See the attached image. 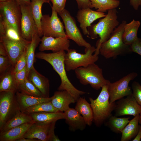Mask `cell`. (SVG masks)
I'll return each instance as SVG.
<instances>
[{
	"label": "cell",
	"instance_id": "1",
	"mask_svg": "<svg viewBox=\"0 0 141 141\" xmlns=\"http://www.w3.org/2000/svg\"><path fill=\"white\" fill-rule=\"evenodd\" d=\"M66 53L64 50L49 53L39 52L35 54V57L48 62L58 74L61 82L58 88V90L67 91L77 101L81 95L87 93L76 89L69 80L66 74L64 63Z\"/></svg>",
	"mask_w": 141,
	"mask_h": 141
},
{
	"label": "cell",
	"instance_id": "2",
	"mask_svg": "<svg viewBox=\"0 0 141 141\" xmlns=\"http://www.w3.org/2000/svg\"><path fill=\"white\" fill-rule=\"evenodd\" d=\"M116 8L108 11L106 16L99 20L96 24H92L88 27V37L94 39L99 36L100 38L96 44L95 53L99 55V49L101 44L108 40L114 29L119 25L118 20Z\"/></svg>",
	"mask_w": 141,
	"mask_h": 141
},
{
	"label": "cell",
	"instance_id": "3",
	"mask_svg": "<svg viewBox=\"0 0 141 141\" xmlns=\"http://www.w3.org/2000/svg\"><path fill=\"white\" fill-rule=\"evenodd\" d=\"M126 21L123 20L115 28L109 38L101 45L99 54L106 59L116 58L118 56L132 52L130 45L125 44L122 38Z\"/></svg>",
	"mask_w": 141,
	"mask_h": 141
},
{
	"label": "cell",
	"instance_id": "4",
	"mask_svg": "<svg viewBox=\"0 0 141 141\" xmlns=\"http://www.w3.org/2000/svg\"><path fill=\"white\" fill-rule=\"evenodd\" d=\"M108 85L102 87L101 91L97 98L94 99L89 98L93 115V121L97 126H100L112 115L116 105L114 102L111 103L108 90Z\"/></svg>",
	"mask_w": 141,
	"mask_h": 141
},
{
	"label": "cell",
	"instance_id": "5",
	"mask_svg": "<svg viewBox=\"0 0 141 141\" xmlns=\"http://www.w3.org/2000/svg\"><path fill=\"white\" fill-rule=\"evenodd\" d=\"M74 71L76 77L81 84L84 85L89 84L96 90L110 82L104 78L102 69L95 63L86 67H79Z\"/></svg>",
	"mask_w": 141,
	"mask_h": 141
},
{
	"label": "cell",
	"instance_id": "6",
	"mask_svg": "<svg viewBox=\"0 0 141 141\" xmlns=\"http://www.w3.org/2000/svg\"><path fill=\"white\" fill-rule=\"evenodd\" d=\"M96 48L94 46L85 48V53H78L74 49H69L65 54L64 63L66 71L74 70L80 67H86L95 63L99 58L98 55L95 52Z\"/></svg>",
	"mask_w": 141,
	"mask_h": 141
},
{
	"label": "cell",
	"instance_id": "7",
	"mask_svg": "<svg viewBox=\"0 0 141 141\" xmlns=\"http://www.w3.org/2000/svg\"><path fill=\"white\" fill-rule=\"evenodd\" d=\"M15 93L11 91L0 92V129L21 111Z\"/></svg>",
	"mask_w": 141,
	"mask_h": 141
},
{
	"label": "cell",
	"instance_id": "8",
	"mask_svg": "<svg viewBox=\"0 0 141 141\" xmlns=\"http://www.w3.org/2000/svg\"><path fill=\"white\" fill-rule=\"evenodd\" d=\"M0 16L4 22L13 26L21 35V11L20 5L16 0L0 2Z\"/></svg>",
	"mask_w": 141,
	"mask_h": 141
},
{
	"label": "cell",
	"instance_id": "9",
	"mask_svg": "<svg viewBox=\"0 0 141 141\" xmlns=\"http://www.w3.org/2000/svg\"><path fill=\"white\" fill-rule=\"evenodd\" d=\"M138 75L137 73L132 72L114 82H110L108 85L110 103H112L125 96L132 94V88L129 84Z\"/></svg>",
	"mask_w": 141,
	"mask_h": 141
},
{
	"label": "cell",
	"instance_id": "10",
	"mask_svg": "<svg viewBox=\"0 0 141 141\" xmlns=\"http://www.w3.org/2000/svg\"><path fill=\"white\" fill-rule=\"evenodd\" d=\"M57 14L56 11L52 10L51 16L48 14L43 15L41 26L43 36L55 38L67 37L64 27Z\"/></svg>",
	"mask_w": 141,
	"mask_h": 141
},
{
	"label": "cell",
	"instance_id": "11",
	"mask_svg": "<svg viewBox=\"0 0 141 141\" xmlns=\"http://www.w3.org/2000/svg\"><path fill=\"white\" fill-rule=\"evenodd\" d=\"M62 19L67 37L74 41L78 46L85 48L91 46L83 38L74 19L68 11L64 9L58 13Z\"/></svg>",
	"mask_w": 141,
	"mask_h": 141
},
{
	"label": "cell",
	"instance_id": "12",
	"mask_svg": "<svg viewBox=\"0 0 141 141\" xmlns=\"http://www.w3.org/2000/svg\"><path fill=\"white\" fill-rule=\"evenodd\" d=\"M56 122L45 123L35 121L23 137L36 138L41 141H51L52 137L55 135L54 129Z\"/></svg>",
	"mask_w": 141,
	"mask_h": 141
},
{
	"label": "cell",
	"instance_id": "13",
	"mask_svg": "<svg viewBox=\"0 0 141 141\" xmlns=\"http://www.w3.org/2000/svg\"><path fill=\"white\" fill-rule=\"evenodd\" d=\"M20 6L21 35L24 39L31 41L33 34L38 31L32 13L31 4H22Z\"/></svg>",
	"mask_w": 141,
	"mask_h": 141
},
{
	"label": "cell",
	"instance_id": "14",
	"mask_svg": "<svg viewBox=\"0 0 141 141\" xmlns=\"http://www.w3.org/2000/svg\"><path fill=\"white\" fill-rule=\"evenodd\" d=\"M115 116H119L131 115L135 116L141 113V106L138 103L132 94L118 100L114 110Z\"/></svg>",
	"mask_w": 141,
	"mask_h": 141
},
{
	"label": "cell",
	"instance_id": "15",
	"mask_svg": "<svg viewBox=\"0 0 141 141\" xmlns=\"http://www.w3.org/2000/svg\"><path fill=\"white\" fill-rule=\"evenodd\" d=\"M39 46L40 51L50 50L53 52H56L62 50L67 51L69 49L70 41L67 37H54L43 36Z\"/></svg>",
	"mask_w": 141,
	"mask_h": 141
},
{
	"label": "cell",
	"instance_id": "16",
	"mask_svg": "<svg viewBox=\"0 0 141 141\" xmlns=\"http://www.w3.org/2000/svg\"><path fill=\"white\" fill-rule=\"evenodd\" d=\"M106 14L104 13L93 10L91 8H87L80 9L77 15V20L80 24V27L85 35L88 33L87 28L96 20L103 18Z\"/></svg>",
	"mask_w": 141,
	"mask_h": 141
},
{
	"label": "cell",
	"instance_id": "17",
	"mask_svg": "<svg viewBox=\"0 0 141 141\" xmlns=\"http://www.w3.org/2000/svg\"><path fill=\"white\" fill-rule=\"evenodd\" d=\"M0 42L2 43L12 66L14 67L20 55L26 48L23 44L12 40L4 36L0 37Z\"/></svg>",
	"mask_w": 141,
	"mask_h": 141
},
{
	"label": "cell",
	"instance_id": "18",
	"mask_svg": "<svg viewBox=\"0 0 141 141\" xmlns=\"http://www.w3.org/2000/svg\"><path fill=\"white\" fill-rule=\"evenodd\" d=\"M53 106L61 112L65 111L70 108L69 105L76 102L74 97L66 90L55 91L51 97Z\"/></svg>",
	"mask_w": 141,
	"mask_h": 141
},
{
	"label": "cell",
	"instance_id": "19",
	"mask_svg": "<svg viewBox=\"0 0 141 141\" xmlns=\"http://www.w3.org/2000/svg\"><path fill=\"white\" fill-rule=\"evenodd\" d=\"M27 78L40 91L44 97H49V81L39 73L33 66L30 70Z\"/></svg>",
	"mask_w": 141,
	"mask_h": 141
},
{
	"label": "cell",
	"instance_id": "20",
	"mask_svg": "<svg viewBox=\"0 0 141 141\" xmlns=\"http://www.w3.org/2000/svg\"><path fill=\"white\" fill-rule=\"evenodd\" d=\"M64 113L65 122L69 126L70 130L83 131L87 125L83 118L75 108H70Z\"/></svg>",
	"mask_w": 141,
	"mask_h": 141
},
{
	"label": "cell",
	"instance_id": "21",
	"mask_svg": "<svg viewBox=\"0 0 141 141\" xmlns=\"http://www.w3.org/2000/svg\"><path fill=\"white\" fill-rule=\"evenodd\" d=\"M15 95L20 111L23 112L29 108L37 104L51 101L52 98L51 97L45 98L36 97L18 91L16 92Z\"/></svg>",
	"mask_w": 141,
	"mask_h": 141
},
{
	"label": "cell",
	"instance_id": "22",
	"mask_svg": "<svg viewBox=\"0 0 141 141\" xmlns=\"http://www.w3.org/2000/svg\"><path fill=\"white\" fill-rule=\"evenodd\" d=\"M34 122L24 124L0 133V141H16L23 137Z\"/></svg>",
	"mask_w": 141,
	"mask_h": 141
},
{
	"label": "cell",
	"instance_id": "23",
	"mask_svg": "<svg viewBox=\"0 0 141 141\" xmlns=\"http://www.w3.org/2000/svg\"><path fill=\"white\" fill-rule=\"evenodd\" d=\"M140 24L139 21L133 19L125 25L122 36L125 44L130 45L135 41L138 37V31Z\"/></svg>",
	"mask_w": 141,
	"mask_h": 141
},
{
	"label": "cell",
	"instance_id": "24",
	"mask_svg": "<svg viewBox=\"0 0 141 141\" xmlns=\"http://www.w3.org/2000/svg\"><path fill=\"white\" fill-rule=\"evenodd\" d=\"M34 121L29 114L20 111L7 121L0 129V133L23 124Z\"/></svg>",
	"mask_w": 141,
	"mask_h": 141
},
{
	"label": "cell",
	"instance_id": "25",
	"mask_svg": "<svg viewBox=\"0 0 141 141\" xmlns=\"http://www.w3.org/2000/svg\"><path fill=\"white\" fill-rule=\"evenodd\" d=\"M41 39L38 35V31H37L33 34L30 43L26 47V55L27 77L30 70L34 66L35 57V51Z\"/></svg>",
	"mask_w": 141,
	"mask_h": 141
},
{
	"label": "cell",
	"instance_id": "26",
	"mask_svg": "<svg viewBox=\"0 0 141 141\" xmlns=\"http://www.w3.org/2000/svg\"><path fill=\"white\" fill-rule=\"evenodd\" d=\"M76 102L75 109L82 116L86 125L91 126L93 121V115L90 104L85 98L80 97Z\"/></svg>",
	"mask_w": 141,
	"mask_h": 141
},
{
	"label": "cell",
	"instance_id": "27",
	"mask_svg": "<svg viewBox=\"0 0 141 141\" xmlns=\"http://www.w3.org/2000/svg\"><path fill=\"white\" fill-rule=\"evenodd\" d=\"M36 122L50 123L56 122L61 119H65V115L62 112H40L29 114Z\"/></svg>",
	"mask_w": 141,
	"mask_h": 141
},
{
	"label": "cell",
	"instance_id": "28",
	"mask_svg": "<svg viewBox=\"0 0 141 141\" xmlns=\"http://www.w3.org/2000/svg\"><path fill=\"white\" fill-rule=\"evenodd\" d=\"M139 116H134L122 131L121 141H129L136 136L139 128Z\"/></svg>",
	"mask_w": 141,
	"mask_h": 141
},
{
	"label": "cell",
	"instance_id": "29",
	"mask_svg": "<svg viewBox=\"0 0 141 141\" xmlns=\"http://www.w3.org/2000/svg\"><path fill=\"white\" fill-rule=\"evenodd\" d=\"M44 3H50L47 0H31V7L32 13L37 29L38 34L40 37L43 35L41 22L43 15L42 8Z\"/></svg>",
	"mask_w": 141,
	"mask_h": 141
},
{
	"label": "cell",
	"instance_id": "30",
	"mask_svg": "<svg viewBox=\"0 0 141 141\" xmlns=\"http://www.w3.org/2000/svg\"><path fill=\"white\" fill-rule=\"evenodd\" d=\"M3 75L0 79V92L11 91L16 92L18 91L19 86L12 69Z\"/></svg>",
	"mask_w": 141,
	"mask_h": 141
},
{
	"label": "cell",
	"instance_id": "31",
	"mask_svg": "<svg viewBox=\"0 0 141 141\" xmlns=\"http://www.w3.org/2000/svg\"><path fill=\"white\" fill-rule=\"evenodd\" d=\"M91 8H95L96 11L104 13L108 10L116 8L119 5V0H90Z\"/></svg>",
	"mask_w": 141,
	"mask_h": 141
},
{
	"label": "cell",
	"instance_id": "32",
	"mask_svg": "<svg viewBox=\"0 0 141 141\" xmlns=\"http://www.w3.org/2000/svg\"><path fill=\"white\" fill-rule=\"evenodd\" d=\"M129 117L119 118L111 115L108 119L106 125L113 132L121 133L122 130L129 122Z\"/></svg>",
	"mask_w": 141,
	"mask_h": 141
},
{
	"label": "cell",
	"instance_id": "33",
	"mask_svg": "<svg viewBox=\"0 0 141 141\" xmlns=\"http://www.w3.org/2000/svg\"><path fill=\"white\" fill-rule=\"evenodd\" d=\"M3 21L5 28V36L11 40L19 43L27 47L31 41L24 39L14 27Z\"/></svg>",
	"mask_w": 141,
	"mask_h": 141
},
{
	"label": "cell",
	"instance_id": "34",
	"mask_svg": "<svg viewBox=\"0 0 141 141\" xmlns=\"http://www.w3.org/2000/svg\"><path fill=\"white\" fill-rule=\"evenodd\" d=\"M61 112L55 108L51 101L40 103L32 106L24 112L27 114L40 112Z\"/></svg>",
	"mask_w": 141,
	"mask_h": 141
},
{
	"label": "cell",
	"instance_id": "35",
	"mask_svg": "<svg viewBox=\"0 0 141 141\" xmlns=\"http://www.w3.org/2000/svg\"><path fill=\"white\" fill-rule=\"evenodd\" d=\"M19 91L24 93L33 96L44 97L40 91L27 78L18 88Z\"/></svg>",
	"mask_w": 141,
	"mask_h": 141
},
{
	"label": "cell",
	"instance_id": "36",
	"mask_svg": "<svg viewBox=\"0 0 141 141\" xmlns=\"http://www.w3.org/2000/svg\"><path fill=\"white\" fill-rule=\"evenodd\" d=\"M26 48L18 57L13 68L12 69L14 74L27 67V62L26 55Z\"/></svg>",
	"mask_w": 141,
	"mask_h": 141
},
{
	"label": "cell",
	"instance_id": "37",
	"mask_svg": "<svg viewBox=\"0 0 141 141\" xmlns=\"http://www.w3.org/2000/svg\"><path fill=\"white\" fill-rule=\"evenodd\" d=\"M132 95L141 106V85L138 82L133 81L131 85Z\"/></svg>",
	"mask_w": 141,
	"mask_h": 141
},
{
	"label": "cell",
	"instance_id": "38",
	"mask_svg": "<svg viewBox=\"0 0 141 141\" xmlns=\"http://www.w3.org/2000/svg\"><path fill=\"white\" fill-rule=\"evenodd\" d=\"M12 65L11 61L8 56L0 55V74H3L5 71Z\"/></svg>",
	"mask_w": 141,
	"mask_h": 141
},
{
	"label": "cell",
	"instance_id": "39",
	"mask_svg": "<svg viewBox=\"0 0 141 141\" xmlns=\"http://www.w3.org/2000/svg\"><path fill=\"white\" fill-rule=\"evenodd\" d=\"M15 80L18 86L22 84L27 78V67L14 74Z\"/></svg>",
	"mask_w": 141,
	"mask_h": 141
},
{
	"label": "cell",
	"instance_id": "40",
	"mask_svg": "<svg viewBox=\"0 0 141 141\" xmlns=\"http://www.w3.org/2000/svg\"><path fill=\"white\" fill-rule=\"evenodd\" d=\"M67 0H50L52 3V10H54L58 13L60 12L65 9Z\"/></svg>",
	"mask_w": 141,
	"mask_h": 141
},
{
	"label": "cell",
	"instance_id": "41",
	"mask_svg": "<svg viewBox=\"0 0 141 141\" xmlns=\"http://www.w3.org/2000/svg\"><path fill=\"white\" fill-rule=\"evenodd\" d=\"M130 48L132 52L136 53L141 56V39L138 37L130 45Z\"/></svg>",
	"mask_w": 141,
	"mask_h": 141
},
{
	"label": "cell",
	"instance_id": "42",
	"mask_svg": "<svg viewBox=\"0 0 141 141\" xmlns=\"http://www.w3.org/2000/svg\"><path fill=\"white\" fill-rule=\"evenodd\" d=\"M79 9L91 8V3L90 0H75Z\"/></svg>",
	"mask_w": 141,
	"mask_h": 141
},
{
	"label": "cell",
	"instance_id": "43",
	"mask_svg": "<svg viewBox=\"0 0 141 141\" xmlns=\"http://www.w3.org/2000/svg\"><path fill=\"white\" fill-rule=\"evenodd\" d=\"M130 3L134 10H137L141 5V0H130Z\"/></svg>",
	"mask_w": 141,
	"mask_h": 141
},
{
	"label": "cell",
	"instance_id": "44",
	"mask_svg": "<svg viewBox=\"0 0 141 141\" xmlns=\"http://www.w3.org/2000/svg\"><path fill=\"white\" fill-rule=\"evenodd\" d=\"M5 26L2 17L0 16V37L5 35Z\"/></svg>",
	"mask_w": 141,
	"mask_h": 141
},
{
	"label": "cell",
	"instance_id": "45",
	"mask_svg": "<svg viewBox=\"0 0 141 141\" xmlns=\"http://www.w3.org/2000/svg\"><path fill=\"white\" fill-rule=\"evenodd\" d=\"M141 140V126L139 125L138 132L132 141H140Z\"/></svg>",
	"mask_w": 141,
	"mask_h": 141
},
{
	"label": "cell",
	"instance_id": "46",
	"mask_svg": "<svg viewBox=\"0 0 141 141\" xmlns=\"http://www.w3.org/2000/svg\"><path fill=\"white\" fill-rule=\"evenodd\" d=\"M0 55L4 56H7L5 49L1 42L0 43Z\"/></svg>",
	"mask_w": 141,
	"mask_h": 141
},
{
	"label": "cell",
	"instance_id": "47",
	"mask_svg": "<svg viewBox=\"0 0 141 141\" xmlns=\"http://www.w3.org/2000/svg\"><path fill=\"white\" fill-rule=\"evenodd\" d=\"M16 141H41L36 138H22L17 140Z\"/></svg>",
	"mask_w": 141,
	"mask_h": 141
},
{
	"label": "cell",
	"instance_id": "48",
	"mask_svg": "<svg viewBox=\"0 0 141 141\" xmlns=\"http://www.w3.org/2000/svg\"><path fill=\"white\" fill-rule=\"evenodd\" d=\"M20 4H30L31 0H16Z\"/></svg>",
	"mask_w": 141,
	"mask_h": 141
},
{
	"label": "cell",
	"instance_id": "49",
	"mask_svg": "<svg viewBox=\"0 0 141 141\" xmlns=\"http://www.w3.org/2000/svg\"><path fill=\"white\" fill-rule=\"evenodd\" d=\"M60 140L57 136L55 135L52 137L51 141H60Z\"/></svg>",
	"mask_w": 141,
	"mask_h": 141
},
{
	"label": "cell",
	"instance_id": "50",
	"mask_svg": "<svg viewBox=\"0 0 141 141\" xmlns=\"http://www.w3.org/2000/svg\"><path fill=\"white\" fill-rule=\"evenodd\" d=\"M139 123L141 124V113L139 115Z\"/></svg>",
	"mask_w": 141,
	"mask_h": 141
},
{
	"label": "cell",
	"instance_id": "51",
	"mask_svg": "<svg viewBox=\"0 0 141 141\" xmlns=\"http://www.w3.org/2000/svg\"><path fill=\"white\" fill-rule=\"evenodd\" d=\"M9 0H0V2H5Z\"/></svg>",
	"mask_w": 141,
	"mask_h": 141
},
{
	"label": "cell",
	"instance_id": "52",
	"mask_svg": "<svg viewBox=\"0 0 141 141\" xmlns=\"http://www.w3.org/2000/svg\"><path fill=\"white\" fill-rule=\"evenodd\" d=\"M47 0L49 2H50V0Z\"/></svg>",
	"mask_w": 141,
	"mask_h": 141
},
{
	"label": "cell",
	"instance_id": "53",
	"mask_svg": "<svg viewBox=\"0 0 141 141\" xmlns=\"http://www.w3.org/2000/svg\"></svg>",
	"mask_w": 141,
	"mask_h": 141
}]
</instances>
